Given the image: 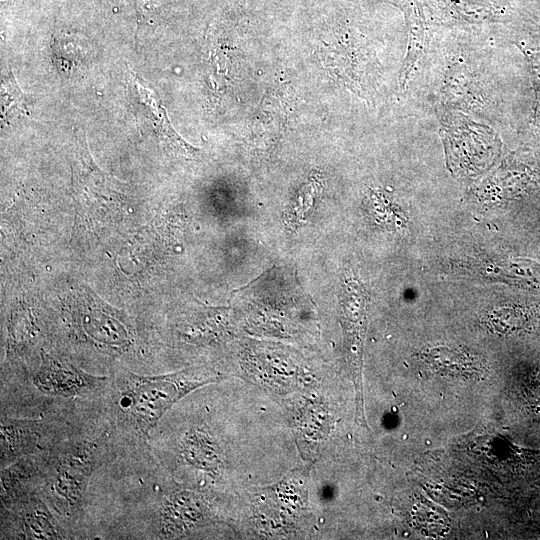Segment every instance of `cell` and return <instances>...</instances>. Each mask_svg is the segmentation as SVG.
I'll return each mask as SVG.
<instances>
[{"label":"cell","instance_id":"1","mask_svg":"<svg viewBox=\"0 0 540 540\" xmlns=\"http://www.w3.org/2000/svg\"><path fill=\"white\" fill-rule=\"evenodd\" d=\"M219 379V374L206 369L154 376L123 370L103 395L110 427L124 439L141 443L179 400Z\"/></svg>","mask_w":540,"mask_h":540},{"label":"cell","instance_id":"2","mask_svg":"<svg viewBox=\"0 0 540 540\" xmlns=\"http://www.w3.org/2000/svg\"><path fill=\"white\" fill-rule=\"evenodd\" d=\"M97 439L66 440L50 443L34 471L33 486L63 521L79 515L93 472L101 461L102 445ZM62 522V521H61Z\"/></svg>","mask_w":540,"mask_h":540},{"label":"cell","instance_id":"4","mask_svg":"<svg viewBox=\"0 0 540 540\" xmlns=\"http://www.w3.org/2000/svg\"><path fill=\"white\" fill-rule=\"evenodd\" d=\"M216 521L204 494L185 488H172L159 499L153 516L155 538L172 539L189 536Z\"/></svg>","mask_w":540,"mask_h":540},{"label":"cell","instance_id":"8","mask_svg":"<svg viewBox=\"0 0 540 540\" xmlns=\"http://www.w3.org/2000/svg\"><path fill=\"white\" fill-rule=\"evenodd\" d=\"M366 290L352 271L345 270L341 280L340 305L349 349L356 355L365 317Z\"/></svg>","mask_w":540,"mask_h":540},{"label":"cell","instance_id":"9","mask_svg":"<svg viewBox=\"0 0 540 540\" xmlns=\"http://www.w3.org/2000/svg\"><path fill=\"white\" fill-rule=\"evenodd\" d=\"M411 12L409 17L407 56L400 75V83L403 88L406 87L410 75L426 47L424 24L414 8Z\"/></svg>","mask_w":540,"mask_h":540},{"label":"cell","instance_id":"7","mask_svg":"<svg viewBox=\"0 0 540 540\" xmlns=\"http://www.w3.org/2000/svg\"><path fill=\"white\" fill-rule=\"evenodd\" d=\"M44 423L40 420L16 419L2 414L1 467L2 469L36 454L44 438Z\"/></svg>","mask_w":540,"mask_h":540},{"label":"cell","instance_id":"5","mask_svg":"<svg viewBox=\"0 0 540 540\" xmlns=\"http://www.w3.org/2000/svg\"><path fill=\"white\" fill-rule=\"evenodd\" d=\"M4 522H9L8 538L63 539L67 532L62 522L40 494L30 487L2 491Z\"/></svg>","mask_w":540,"mask_h":540},{"label":"cell","instance_id":"3","mask_svg":"<svg viewBox=\"0 0 540 540\" xmlns=\"http://www.w3.org/2000/svg\"><path fill=\"white\" fill-rule=\"evenodd\" d=\"M110 383L107 376L90 374L71 362L41 354L31 377L35 391L56 400H92L103 397Z\"/></svg>","mask_w":540,"mask_h":540},{"label":"cell","instance_id":"10","mask_svg":"<svg viewBox=\"0 0 540 540\" xmlns=\"http://www.w3.org/2000/svg\"><path fill=\"white\" fill-rule=\"evenodd\" d=\"M530 66L535 90L534 116L540 111V53L523 50Z\"/></svg>","mask_w":540,"mask_h":540},{"label":"cell","instance_id":"6","mask_svg":"<svg viewBox=\"0 0 540 540\" xmlns=\"http://www.w3.org/2000/svg\"><path fill=\"white\" fill-rule=\"evenodd\" d=\"M176 460L195 472L217 479L224 466V450L220 439L210 427L194 425L180 437L176 445Z\"/></svg>","mask_w":540,"mask_h":540}]
</instances>
